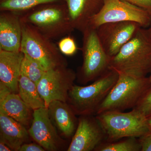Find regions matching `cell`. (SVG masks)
I'll return each instance as SVG.
<instances>
[{
  "instance_id": "7c38bea8",
  "label": "cell",
  "mask_w": 151,
  "mask_h": 151,
  "mask_svg": "<svg viewBox=\"0 0 151 151\" xmlns=\"http://www.w3.org/2000/svg\"><path fill=\"white\" fill-rule=\"evenodd\" d=\"M81 116L68 151H94L106 141L103 128L95 117Z\"/></svg>"
},
{
  "instance_id": "9a60e30c",
  "label": "cell",
  "mask_w": 151,
  "mask_h": 151,
  "mask_svg": "<svg viewBox=\"0 0 151 151\" xmlns=\"http://www.w3.org/2000/svg\"><path fill=\"white\" fill-rule=\"evenodd\" d=\"M105 0H65L73 28L82 32L90 19L103 8Z\"/></svg>"
},
{
  "instance_id": "d4e9b609",
  "label": "cell",
  "mask_w": 151,
  "mask_h": 151,
  "mask_svg": "<svg viewBox=\"0 0 151 151\" xmlns=\"http://www.w3.org/2000/svg\"><path fill=\"white\" fill-rule=\"evenodd\" d=\"M141 145V151H151V132L139 138Z\"/></svg>"
},
{
  "instance_id": "d6986e66",
  "label": "cell",
  "mask_w": 151,
  "mask_h": 151,
  "mask_svg": "<svg viewBox=\"0 0 151 151\" xmlns=\"http://www.w3.org/2000/svg\"><path fill=\"white\" fill-rule=\"evenodd\" d=\"M18 94L24 102L33 111L46 107L37 84L22 74L19 79Z\"/></svg>"
},
{
  "instance_id": "9c48e42d",
  "label": "cell",
  "mask_w": 151,
  "mask_h": 151,
  "mask_svg": "<svg viewBox=\"0 0 151 151\" xmlns=\"http://www.w3.org/2000/svg\"><path fill=\"white\" fill-rule=\"evenodd\" d=\"M77 77L67 65L58 66L46 70L37 85L41 97L47 108L54 100L67 102L68 92Z\"/></svg>"
},
{
  "instance_id": "83f0119b",
  "label": "cell",
  "mask_w": 151,
  "mask_h": 151,
  "mask_svg": "<svg viewBox=\"0 0 151 151\" xmlns=\"http://www.w3.org/2000/svg\"><path fill=\"white\" fill-rule=\"evenodd\" d=\"M12 93L5 85L0 83V101H2L10 93Z\"/></svg>"
},
{
  "instance_id": "44dd1931",
  "label": "cell",
  "mask_w": 151,
  "mask_h": 151,
  "mask_svg": "<svg viewBox=\"0 0 151 151\" xmlns=\"http://www.w3.org/2000/svg\"><path fill=\"white\" fill-rule=\"evenodd\" d=\"M96 151H141L139 138L129 137L114 142H105L98 146Z\"/></svg>"
},
{
  "instance_id": "52a82bcc",
  "label": "cell",
  "mask_w": 151,
  "mask_h": 151,
  "mask_svg": "<svg viewBox=\"0 0 151 151\" xmlns=\"http://www.w3.org/2000/svg\"><path fill=\"white\" fill-rule=\"evenodd\" d=\"M83 63L77 74L81 84L96 80L109 69L110 57L103 49L96 29L87 27L82 32Z\"/></svg>"
},
{
  "instance_id": "2e32d148",
  "label": "cell",
  "mask_w": 151,
  "mask_h": 151,
  "mask_svg": "<svg viewBox=\"0 0 151 151\" xmlns=\"http://www.w3.org/2000/svg\"><path fill=\"white\" fill-rule=\"evenodd\" d=\"M47 108L51 121L63 136L69 138L74 134L78 120L67 102L54 100Z\"/></svg>"
},
{
  "instance_id": "ffe728a7",
  "label": "cell",
  "mask_w": 151,
  "mask_h": 151,
  "mask_svg": "<svg viewBox=\"0 0 151 151\" xmlns=\"http://www.w3.org/2000/svg\"><path fill=\"white\" fill-rule=\"evenodd\" d=\"M64 2L65 0H0V12L8 11L20 14L41 5Z\"/></svg>"
},
{
  "instance_id": "f546056e",
  "label": "cell",
  "mask_w": 151,
  "mask_h": 151,
  "mask_svg": "<svg viewBox=\"0 0 151 151\" xmlns=\"http://www.w3.org/2000/svg\"><path fill=\"white\" fill-rule=\"evenodd\" d=\"M147 119L148 123L149 125L151 127V115L147 117Z\"/></svg>"
},
{
  "instance_id": "5b68a950",
  "label": "cell",
  "mask_w": 151,
  "mask_h": 151,
  "mask_svg": "<svg viewBox=\"0 0 151 151\" xmlns=\"http://www.w3.org/2000/svg\"><path fill=\"white\" fill-rule=\"evenodd\" d=\"M20 51L38 63L45 70L67 65L65 58L51 40L31 25L22 22Z\"/></svg>"
},
{
  "instance_id": "4316f807",
  "label": "cell",
  "mask_w": 151,
  "mask_h": 151,
  "mask_svg": "<svg viewBox=\"0 0 151 151\" xmlns=\"http://www.w3.org/2000/svg\"><path fill=\"white\" fill-rule=\"evenodd\" d=\"M19 151H44L45 150L37 143H25L22 145Z\"/></svg>"
},
{
  "instance_id": "ba28073f",
  "label": "cell",
  "mask_w": 151,
  "mask_h": 151,
  "mask_svg": "<svg viewBox=\"0 0 151 151\" xmlns=\"http://www.w3.org/2000/svg\"><path fill=\"white\" fill-rule=\"evenodd\" d=\"M126 21L135 22L142 27H150L151 11L122 0H105L103 8L90 19L87 27L96 29L106 23Z\"/></svg>"
},
{
  "instance_id": "484cf974",
  "label": "cell",
  "mask_w": 151,
  "mask_h": 151,
  "mask_svg": "<svg viewBox=\"0 0 151 151\" xmlns=\"http://www.w3.org/2000/svg\"><path fill=\"white\" fill-rule=\"evenodd\" d=\"M142 8L151 11V0H122Z\"/></svg>"
},
{
  "instance_id": "277c9868",
  "label": "cell",
  "mask_w": 151,
  "mask_h": 151,
  "mask_svg": "<svg viewBox=\"0 0 151 151\" xmlns=\"http://www.w3.org/2000/svg\"><path fill=\"white\" fill-rule=\"evenodd\" d=\"M96 117L105 132V142L140 138L151 132L147 117L135 109L127 113L108 111L96 115Z\"/></svg>"
},
{
  "instance_id": "6da1fadb",
  "label": "cell",
  "mask_w": 151,
  "mask_h": 151,
  "mask_svg": "<svg viewBox=\"0 0 151 151\" xmlns=\"http://www.w3.org/2000/svg\"><path fill=\"white\" fill-rule=\"evenodd\" d=\"M109 69L136 78L151 72V26L140 27L119 52L111 58Z\"/></svg>"
},
{
  "instance_id": "8fae6325",
  "label": "cell",
  "mask_w": 151,
  "mask_h": 151,
  "mask_svg": "<svg viewBox=\"0 0 151 151\" xmlns=\"http://www.w3.org/2000/svg\"><path fill=\"white\" fill-rule=\"evenodd\" d=\"M33 112L31 125L28 130L30 137L45 150H59L63 141L50 119L47 108L36 109Z\"/></svg>"
},
{
  "instance_id": "cb8c5ba5",
  "label": "cell",
  "mask_w": 151,
  "mask_h": 151,
  "mask_svg": "<svg viewBox=\"0 0 151 151\" xmlns=\"http://www.w3.org/2000/svg\"><path fill=\"white\" fill-rule=\"evenodd\" d=\"M135 109L146 117L151 115V85L146 90L136 107Z\"/></svg>"
},
{
  "instance_id": "30bf717a",
  "label": "cell",
  "mask_w": 151,
  "mask_h": 151,
  "mask_svg": "<svg viewBox=\"0 0 151 151\" xmlns=\"http://www.w3.org/2000/svg\"><path fill=\"white\" fill-rule=\"evenodd\" d=\"M141 27L135 22H120L103 24L96 29L103 49L111 58L119 52Z\"/></svg>"
},
{
  "instance_id": "603a6c76",
  "label": "cell",
  "mask_w": 151,
  "mask_h": 151,
  "mask_svg": "<svg viewBox=\"0 0 151 151\" xmlns=\"http://www.w3.org/2000/svg\"><path fill=\"white\" fill-rule=\"evenodd\" d=\"M58 47L62 54L67 56H71L75 54L78 49L74 39L69 35L62 37L59 40Z\"/></svg>"
},
{
  "instance_id": "f1b7e54d",
  "label": "cell",
  "mask_w": 151,
  "mask_h": 151,
  "mask_svg": "<svg viewBox=\"0 0 151 151\" xmlns=\"http://www.w3.org/2000/svg\"><path fill=\"white\" fill-rule=\"evenodd\" d=\"M0 151H10L12 150L6 144L1 141L0 142Z\"/></svg>"
},
{
  "instance_id": "e0dca14e",
  "label": "cell",
  "mask_w": 151,
  "mask_h": 151,
  "mask_svg": "<svg viewBox=\"0 0 151 151\" xmlns=\"http://www.w3.org/2000/svg\"><path fill=\"white\" fill-rule=\"evenodd\" d=\"M1 141L12 151H19L21 146L29 140V134L25 126L0 110Z\"/></svg>"
},
{
  "instance_id": "4dcf8cb0",
  "label": "cell",
  "mask_w": 151,
  "mask_h": 151,
  "mask_svg": "<svg viewBox=\"0 0 151 151\" xmlns=\"http://www.w3.org/2000/svg\"><path fill=\"white\" fill-rule=\"evenodd\" d=\"M149 79H150V81L151 83V72L150 73V77H149Z\"/></svg>"
},
{
  "instance_id": "5bb4252c",
  "label": "cell",
  "mask_w": 151,
  "mask_h": 151,
  "mask_svg": "<svg viewBox=\"0 0 151 151\" xmlns=\"http://www.w3.org/2000/svg\"><path fill=\"white\" fill-rule=\"evenodd\" d=\"M24 57V54L21 51L10 52L0 49V83L5 85L12 93H18Z\"/></svg>"
},
{
  "instance_id": "4fadbf2b",
  "label": "cell",
  "mask_w": 151,
  "mask_h": 151,
  "mask_svg": "<svg viewBox=\"0 0 151 151\" xmlns=\"http://www.w3.org/2000/svg\"><path fill=\"white\" fill-rule=\"evenodd\" d=\"M22 37L20 14L11 11L0 13V49L20 51Z\"/></svg>"
},
{
  "instance_id": "8992f818",
  "label": "cell",
  "mask_w": 151,
  "mask_h": 151,
  "mask_svg": "<svg viewBox=\"0 0 151 151\" xmlns=\"http://www.w3.org/2000/svg\"><path fill=\"white\" fill-rule=\"evenodd\" d=\"M151 85L149 77L136 78L119 73L117 82L99 107L96 115L108 111L123 112L133 109Z\"/></svg>"
},
{
  "instance_id": "ac0fdd59",
  "label": "cell",
  "mask_w": 151,
  "mask_h": 151,
  "mask_svg": "<svg viewBox=\"0 0 151 151\" xmlns=\"http://www.w3.org/2000/svg\"><path fill=\"white\" fill-rule=\"evenodd\" d=\"M0 110L25 127L32 122L33 110L24 102L18 93H10L0 101Z\"/></svg>"
},
{
  "instance_id": "7402d4cb",
  "label": "cell",
  "mask_w": 151,
  "mask_h": 151,
  "mask_svg": "<svg viewBox=\"0 0 151 151\" xmlns=\"http://www.w3.org/2000/svg\"><path fill=\"white\" fill-rule=\"evenodd\" d=\"M46 70L38 63L24 54L21 65V74L37 85Z\"/></svg>"
},
{
  "instance_id": "7a4b0ae2",
  "label": "cell",
  "mask_w": 151,
  "mask_h": 151,
  "mask_svg": "<svg viewBox=\"0 0 151 151\" xmlns=\"http://www.w3.org/2000/svg\"><path fill=\"white\" fill-rule=\"evenodd\" d=\"M20 14L22 22L31 25L51 40L69 35L75 30L65 2L41 5Z\"/></svg>"
},
{
  "instance_id": "3957f363",
  "label": "cell",
  "mask_w": 151,
  "mask_h": 151,
  "mask_svg": "<svg viewBox=\"0 0 151 151\" xmlns=\"http://www.w3.org/2000/svg\"><path fill=\"white\" fill-rule=\"evenodd\" d=\"M119 77L117 71L110 69L88 86L73 85L68 92V104L76 115H96Z\"/></svg>"
}]
</instances>
